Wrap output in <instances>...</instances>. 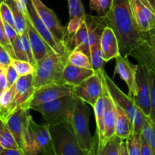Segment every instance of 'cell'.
<instances>
[{
  "mask_svg": "<svg viewBox=\"0 0 155 155\" xmlns=\"http://www.w3.org/2000/svg\"><path fill=\"white\" fill-rule=\"evenodd\" d=\"M107 24L116 35L120 54L131 56L147 71H155V30H139L132 14L130 0H110L105 15Z\"/></svg>",
  "mask_w": 155,
  "mask_h": 155,
  "instance_id": "1",
  "label": "cell"
},
{
  "mask_svg": "<svg viewBox=\"0 0 155 155\" xmlns=\"http://www.w3.org/2000/svg\"><path fill=\"white\" fill-rule=\"evenodd\" d=\"M89 115L86 102L76 98L68 124L83 151L87 155H95V139L89 130Z\"/></svg>",
  "mask_w": 155,
  "mask_h": 155,
  "instance_id": "2",
  "label": "cell"
},
{
  "mask_svg": "<svg viewBox=\"0 0 155 155\" xmlns=\"http://www.w3.org/2000/svg\"><path fill=\"white\" fill-rule=\"evenodd\" d=\"M67 58L50 49L41 60L36 62L33 74L34 89L52 83H64L62 75Z\"/></svg>",
  "mask_w": 155,
  "mask_h": 155,
  "instance_id": "3",
  "label": "cell"
},
{
  "mask_svg": "<svg viewBox=\"0 0 155 155\" xmlns=\"http://www.w3.org/2000/svg\"><path fill=\"white\" fill-rule=\"evenodd\" d=\"M24 152L26 155H54L49 126L38 124L30 118Z\"/></svg>",
  "mask_w": 155,
  "mask_h": 155,
  "instance_id": "4",
  "label": "cell"
},
{
  "mask_svg": "<svg viewBox=\"0 0 155 155\" xmlns=\"http://www.w3.org/2000/svg\"><path fill=\"white\" fill-rule=\"evenodd\" d=\"M102 77L114 102L127 114L130 120L133 122V132L140 133L145 119V115L135 104L131 97L122 92L104 71L102 72Z\"/></svg>",
  "mask_w": 155,
  "mask_h": 155,
  "instance_id": "5",
  "label": "cell"
},
{
  "mask_svg": "<svg viewBox=\"0 0 155 155\" xmlns=\"http://www.w3.org/2000/svg\"><path fill=\"white\" fill-rule=\"evenodd\" d=\"M75 98L73 95H65L50 102L31 106L30 109L39 112L43 117L45 124L48 126L68 123Z\"/></svg>",
  "mask_w": 155,
  "mask_h": 155,
  "instance_id": "6",
  "label": "cell"
},
{
  "mask_svg": "<svg viewBox=\"0 0 155 155\" xmlns=\"http://www.w3.org/2000/svg\"><path fill=\"white\" fill-rule=\"evenodd\" d=\"M54 155H87L83 151L68 123L49 126Z\"/></svg>",
  "mask_w": 155,
  "mask_h": 155,
  "instance_id": "7",
  "label": "cell"
},
{
  "mask_svg": "<svg viewBox=\"0 0 155 155\" xmlns=\"http://www.w3.org/2000/svg\"><path fill=\"white\" fill-rule=\"evenodd\" d=\"M102 73L94 74L79 85L74 86L72 95L94 107L99 97L102 95Z\"/></svg>",
  "mask_w": 155,
  "mask_h": 155,
  "instance_id": "8",
  "label": "cell"
},
{
  "mask_svg": "<svg viewBox=\"0 0 155 155\" xmlns=\"http://www.w3.org/2000/svg\"><path fill=\"white\" fill-rule=\"evenodd\" d=\"M74 86L65 83H52L35 89L33 94L27 101L26 107L50 102L65 95H72Z\"/></svg>",
  "mask_w": 155,
  "mask_h": 155,
  "instance_id": "9",
  "label": "cell"
},
{
  "mask_svg": "<svg viewBox=\"0 0 155 155\" xmlns=\"http://www.w3.org/2000/svg\"><path fill=\"white\" fill-rule=\"evenodd\" d=\"M30 2L33 5V7L34 8L36 14L39 17L41 21L45 24L47 29L51 32L54 39L62 46L64 47V41L65 29L66 28L61 24L58 18L55 15L54 11L47 7L41 0H30Z\"/></svg>",
  "mask_w": 155,
  "mask_h": 155,
  "instance_id": "10",
  "label": "cell"
},
{
  "mask_svg": "<svg viewBox=\"0 0 155 155\" xmlns=\"http://www.w3.org/2000/svg\"><path fill=\"white\" fill-rule=\"evenodd\" d=\"M31 117L30 109L21 107L11 114L5 121L6 125L12 133L18 148L22 151H24L25 136L28 128L29 120Z\"/></svg>",
  "mask_w": 155,
  "mask_h": 155,
  "instance_id": "11",
  "label": "cell"
},
{
  "mask_svg": "<svg viewBox=\"0 0 155 155\" xmlns=\"http://www.w3.org/2000/svg\"><path fill=\"white\" fill-rule=\"evenodd\" d=\"M135 21L142 32L155 30V9L147 0H130Z\"/></svg>",
  "mask_w": 155,
  "mask_h": 155,
  "instance_id": "12",
  "label": "cell"
},
{
  "mask_svg": "<svg viewBox=\"0 0 155 155\" xmlns=\"http://www.w3.org/2000/svg\"><path fill=\"white\" fill-rule=\"evenodd\" d=\"M27 11H28L29 19L31 21L32 24H33V27H35L36 31L39 33V34L40 35L41 37L42 38L44 42L48 45V47H49L54 52H55L56 54H59V55L62 56V57L64 58H67L68 56V54L66 51V49L64 48V47L62 46V45L54 39V37L53 36V35L51 34V32L47 29V27H45V25L43 24V22L41 21L39 17L38 16V15L36 14L34 8L33 7V5H32L30 0H28V1H27Z\"/></svg>",
  "mask_w": 155,
  "mask_h": 155,
  "instance_id": "13",
  "label": "cell"
},
{
  "mask_svg": "<svg viewBox=\"0 0 155 155\" xmlns=\"http://www.w3.org/2000/svg\"><path fill=\"white\" fill-rule=\"evenodd\" d=\"M136 95L131 97L133 102L138 108L143 113L145 117H149L151 111V104L149 97V85L148 80V71L139 65L136 74Z\"/></svg>",
  "mask_w": 155,
  "mask_h": 155,
  "instance_id": "14",
  "label": "cell"
},
{
  "mask_svg": "<svg viewBox=\"0 0 155 155\" xmlns=\"http://www.w3.org/2000/svg\"><path fill=\"white\" fill-rule=\"evenodd\" d=\"M103 78V77H102ZM103 98H104V133L101 143L97 146L96 151L98 148L104 146V144L115 135V120H116V106L113 99L110 97L103 80ZM96 154V152H95Z\"/></svg>",
  "mask_w": 155,
  "mask_h": 155,
  "instance_id": "15",
  "label": "cell"
},
{
  "mask_svg": "<svg viewBox=\"0 0 155 155\" xmlns=\"http://www.w3.org/2000/svg\"><path fill=\"white\" fill-rule=\"evenodd\" d=\"M15 96L8 110V118L19 107H27L26 104L35 90L33 86V74L20 77L15 83Z\"/></svg>",
  "mask_w": 155,
  "mask_h": 155,
  "instance_id": "16",
  "label": "cell"
},
{
  "mask_svg": "<svg viewBox=\"0 0 155 155\" xmlns=\"http://www.w3.org/2000/svg\"><path fill=\"white\" fill-rule=\"evenodd\" d=\"M119 54L115 58L114 74H118L123 80L125 81L128 87L129 95L130 97L136 95L137 85H136V74L139 64H133L127 58Z\"/></svg>",
  "mask_w": 155,
  "mask_h": 155,
  "instance_id": "17",
  "label": "cell"
},
{
  "mask_svg": "<svg viewBox=\"0 0 155 155\" xmlns=\"http://www.w3.org/2000/svg\"><path fill=\"white\" fill-rule=\"evenodd\" d=\"M24 18L26 20V30H27V36H28L29 41L31 45L33 58L36 64V62L41 60L51 48L44 42L42 38L33 27L31 21L28 18V14L27 15H24Z\"/></svg>",
  "mask_w": 155,
  "mask_h": 155,
  "instance_id": "18",
  "label": "cell"
},
{
  "mask_svg": "<svg viewBox=\"0 0 155 155\" xmlns=\"http://www.w3.org/2000/svg\"><path fill=\"white\" fill-rule=\"evenodd\" d=\"M100 48L104 62H108L120 54L116 35L108 26L104 27L101 33Z\"/></svg>",
  "mask_w": 155,
  "mask_h": 155,
  "instance_id": "19",
  "label": "cell"
},
{
  "mask_svg": "<svg viewBox=\"0 0 155 155\" xmlns=\"http://www.w3.org/2000/svg\"><path fill=\"white\" fill-rule=\"evenodd\" d=\"M68 8L70 20L65 29V36L75 33L84 21L86 15L82 0H68Z\"/></svg>",
  "mask_w": 155,
  "mask_h": 155,
  "instance_id": "20",
  "label": "cell"
},
{
  "mask_svg": "<svg viewBox=\"0 0 155 155\" xmlns=\"http://www.w3.org/2000/svg\"><path fill=\"white\" fill-rule=\"evenodd\" d=\"M94 74L93 70L75 66L67 61L64 68L62 81L65 84L75 86Z\"/></svg>",
  "mask_w": 155,
  "mask_h": 155,
  "instance_id": "21",
  "label": "cell"
},
{
  "mask_svg": "<svg viewBox=\"0 0 155 155\" xmlns=\"http://www.w3.org/2000/svg\"><path fill=\"white\" fill-rule=\"evenodd\" d=\"M115 104V103H114ZM116 106L115 135L123 140H126L133 131V124L127 114L118 105Z\"/></svg>",
  "mask_w": 155,
  "mask_h": 155,
  "instance_id": "22",
  "label": "cell"
},
{
  "mask_svg": "<svg viewBox=\"0 0 155 155\" xmlns=\"http://www.w3.org/2000/svg\"><path fill=\"white\" fill-rule=\"evenodd\" d=\"M89 60L95 74H101L104 71V60L101 54L100 42L89 46Z\"/></svg>",
  "mask_w": 155,
  "mask_h": 155,
  "instance_id": "23",
  "label": "cell"
},
{
  "mask_svg": "<svg viewBox=\"0 0 155 155\" xmlns=\"http://www.w3.org/2000/svg\"><path fill=\"white\" fill-rule=\"evenodd\" d=\"M155 123L148 117H145V121L141 130V136L149 146L151 153L155 155Z\"/></svg>",
  "mask_w": 155,
  "mask_h": 155,
  "instance_id": "24",
  "label": "cell"
},
{
  "mask_svg": "<svg viewBox=\"0 0 155 155\" xmlns=\"http://www.w3.org/2000/svg\"><path fill=\"white\" fill-rule=\"evenodd\" d=\"M11 8L13 15L14 23H15V29L17 33L21 35L26 31V20L24 15L18 10L16 5L12 0H5Z\"/></svg>",
  "mask_w": 155,
  "mask_h": 155,
  "instance_id": "25",
  "label": "cell"
},
{
  "mask_svg": "<svg viewBox=\"0 0 155 155\" xmlns=\"http://www.w3.org/2000/svg\"><path fill=\"white\" fill-rule=\"evenodd\" d=\"M123 139L114 135L104 146L98 148L95 155H119L120 142Z\"/></svg>",
  "mask_w": 155,
  "mask_h": 155,
  "instance_id": "26",
  "label": "cell"
},
{
  "mask_svg": "<svg viewBox=\"0 0 155 155\" xmlns=\"http://www.w3.org/2000/svg\"><path fill=\"white\" fill-rule=\"evenodd\" d=\"M0 145L4 148L20 149L6 124L0 120Z\"/></svg>",
  "mask_w": 155,
  "mask_h": 155,
  "instance_id": "27",
  "label": "cell"
},
{
  "mask_svg": "<svg viewBox=\"0 0 155 155\" xmlns=\"http://www.w3.org/2000/svg\"><path fill=\"white\" fill-rule=\"evenodd\" d=\"M67 61L75 66L92 70L89 58L80 51L75 50V51H71L67 58Z\"/></svg>",
  "mask_w": 155,
  "mask_h": 155,
  "instance_id": "28",
  "label": "cell"
},
{
  "mask_svg": "<svg viewBox=\"0 0 155 155\" xmlns=\"http://www.w3.org/2000/svg\"><path fill=\"white\" fill-rule=\"evenodd\" d=\"M129 155H139L141 148V133L133 132L126 139Z\"/></svg>",
  "mask_w": 155,
  "mask_h": 155,
  "instance_id": "29",
  "label": "cell"
},
{
  "mask_svg": "<svg viewBox=\"0 0 155 155\" xmlns=\"http://www.w3.org/2000/svg\"><path fill=\"white\" fill-rule=\"evenodd\" d=\"M148 80L149 85V97L151 111L149 118L155 123V71H148Z\"/></svg>",
  "mask_w": 155,
  "mask_h": 155,
  "instance_id": "30",
  "label": "cell"
},
{
  "mask_svg": "<svg viewBox=\"0 0 155 155\" xmlns=\"http://www.w3.org/2000/svg\"><path fill=\"white\" fill-rule=\"evenodd\" d=\"M11 65L16 70L19 77L33 74L34 72V67L28 61L18 60V59L12 58Z\"/></svg>",
  "mask_w": 155,
  "mask_h": 155,
  "instance_id": "31",
  "label": "cell"
},
{
  "mask_svg": "<svg viewBox=\"0 0 155 155\" xmlns=\"http://www.w3.org/2000/svg\"><path fill=\"white\" fill-rule=\"evenodd\" d=\"M92 11H95L98 16H105L110 6V0H89Z\"/></svg>",
  "mask_w": 155,
  "mask_h": 155,
  "instance_id": "32",
  "label": "cell"
},
{
  "mask_svg": "<svg viewBox=\"0 0 155 155\" xmlns=\"http://www.w3.org/2000/svg\"><path fill=\"white\" fill-rule=\"evenodd\" d=\"M0 18L3 22L8 24L15 29V23H14L12 9L9 7L8 3L5 1L0 3Z\"/></svg>",
  "mask_w": 155,
  "mask_h": 155,
  "instance_id": "33",
  "label": "cell"
},
{
  "mask_svg": "<svg viewBox=\"0 0 155 155\" xmlns=\"http://www.w3.org/2000/svg\"><path fill=\"white\" fill-rule=\"evenodd\" d=\"M0 45H2L7 50L8 52L9 53V54H10L12 58H15L13 48H12V45H11L10 42H9L8 39L7 37L5 30L4 24H3V21L1 19V18H0Z\"/></svg>",
  "mask_w": 155,
  "mask_h": 155,
  "instance_id": "34",
  "label": "cell"
},
{
  "mask_svg": "<svg viewBox=\"0 0 155 155\" xmlns=\"http://www.w3.org/2000/svg\"><path fill=\"white\" fill-rule=\"evenodd\" d=\"M12 48H13L14 53H15V59L28 61L27 57V55H26V53L25 51H24L21 36H20L19 34H18L16 39H15V42H14V44L12 45Z\"/></svg>",
  "mask_w": 155,
  "mask_h": 155,
  "instance_id": "35",
  "label": "cell"
},
{
  "mask_svg": "<svg viewBox=\"0 0 155 155\" xmlns=\"http://www.w3.org/2000/svg\"><path fill=\"white\" fill-rule=\"evenodd\" d=\"M21 38V41H22L23 46H24V51L26 53V55L27 57V60H28V62H30L33 67H35L36 65V61L34 60V58H33V51H32L31 45H30V41H29L28 36H27V30L24 33H23L22 34L20 35Z\"/></svg>",
  "mask_w": 155,
  "mask_h": 155,
  "instance_id": "36",
  "label": "cell"
},
{
  "mask_svg": "<svg viewBox=\"0 0 155 155\" xmlns=\"http://www.w3.org/2000/svg\"><path fill=\"white\" fill-rule=\"evenodd\" d=\"M5 77L6 80H7L8 87H11L13 85L15 84L17 80L19 78V75H18V72L16 70L12 67V65H9L5 70Z\"/></svg>",
  "mask_w": 155,
  "mask_h": 155,
  "instance_id": "37",
  "label": "cell"
},
{
  "mask_svg": "<svg viewBox=\"0 0 155 155\" xmlns=\"http://www.w3.org/2000/svg\"><path fill=\"white\" fill-rule=\"evenodd\" d=\"M12 58L9 53L7 50L0 45V66L3 67L4 68H7L11 64Z\"/></svg>",
  "mask_w": 155,
  "mask_h": 155,
  "instance_id": "38",
  "label": "cell"
},
{
  "mask_svg": "<svg viewBox=\"0 0 155 155\" xmlns=\"http://www.w3.org/2000/svg\"><path fill=\"white\" fill-rule=\"evenodd\" d=\"M12 1L15 3L18 10L24 15V16L28 14V11H27V1L28 0H12Z\"/></svg>",
  "mask_w": 155,
  "mask_h": 155,
  "instance_id": "39",
  "label": "cell"
},
{
  "mask_svg": "<svg viewBox=\"0 0 155 155\" xmlns=\"http://www.w3.org/2000/svg\"><path fill=\"white\" fill-rule=\"evenodd\" d=\"M139 155H153L149 146L142 136H141V148Z\"/></svg>",
  "mask_w": 155,
  "mask_h": 155,
  "instance_id": "40",
  "label": "cell"
},
{
  "mask_svg": "<svg viewBox=\"0 0 155 155\" xmlns=\"http://www.w3.org/2000/svg\"><path fill=\"white\" fill-rule=\"evenodd\" d=\"M0 155H26L24 151L21 149H11V148H4Z\"/></svg>",
  "mask_w": 155,
  "mask_h": 155,
  "instance_id": "41",
  "label": "cell"
},
{
  "mask_svg": "<svg viewBox=\"0 0 155 155\" xmlns=\"http://www.w3.org/2000/svg\"><path fill=\"white\" fill-rule=\"evenodd\" d=\"M8 83L6 80L5 73L0 74V95L8 89Z\"/></svg>",
  "mask_w": 155,
  "mask_h": 155,
  "instance_id": "42",
  "label": "cell"
},
{
  "mask_svg": "<svg viewBox=\"0 0 155 155\" xmlns=\"http://www.w3.org/2000/svg\"><path fill=\"white\" fill-rule=\"evenodd\" d=\"M119 155H129L128 151H127V143L126 140H122L120 142V146Z\"/></svg>",
  "mask_w": 155,
  "mask_h": 155,
  "instance_id": "43",
  "label": "cell"
},
{
  "mask_svg": "<svg viewBox=\"0 0 155 155\" xmlns=\"http://www.w3.org/2000/svg\"><path fill=\"white\" fill-rule=\"evenodd\" d=\"M147 1L149 2V4L151 5V7L154 9H155V0H147Z\"/></svg>",
  "mask_w": 155,
  "mask_h": 155,
  "instance_id": "44",
  "label": "cell"
},
{
  "mask_svg": "<svg viewBox=\"0 0 155 155\" xmlns=\"http://www.w3.org/2000/svg\"><path fill=\"white\" fill-rule=\"evenodd\" d=\"M3 149H4V148H3V147L1 145H0V154H1V152H2V151H3Z\"/></svg>",
  "mask_w": 155,
  "mask_h": 155,
  "instance_id": "45",
  "label": "cell"
},
{
  "mask_svg": "<svg viewBox=\"0 0 155 155\" xmlns=\"http://www.w3.org/2000/svg\"><path fill=\"white\" fill-rule=\"evenodd\" d=\"M3 1H5V0H0V3H1L2 2H3Z\"/></svg>",
  "mask_w": 155,
  "mask_h": 155,
  "instance_id": "46",
  "label": "cell"
}]
</instances>
